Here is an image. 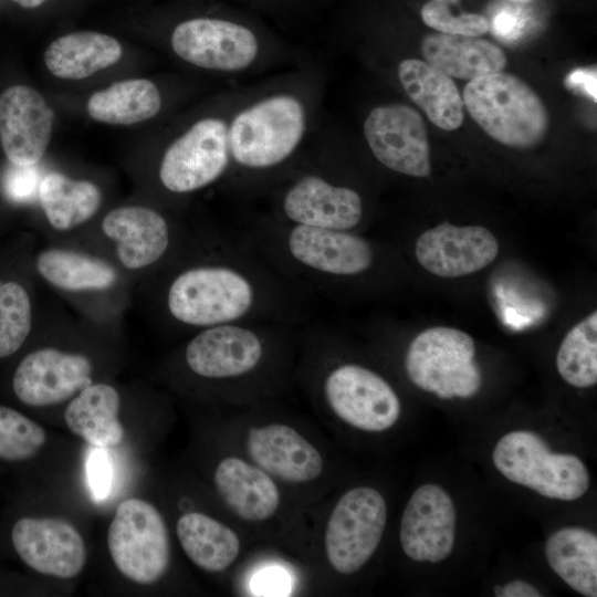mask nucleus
Returning a JSON list of instances; mask_svg holds the SVG:
<instances>
[{
	"label": "nucleus",
	"mask_w": 597,
	"mask_h": 597,
	"mask_svg": "<svg viewBox=\"0 0 597 597\" xmlns=\"http://www.w3.org/2000/svg\"><path fill=\"white\" fill-rule=\"evenodd\" d=\"M316 92L306 84H276L237 101L229 118L231 163L249 170L290 159L311 130Z\"/></svg>",
	"instance_id": "f257e3e1"
},
{
	"label": "nucleus",
	"mask_w": 597,
	"mask_h": 597,
	"mask_svg": "<svg viewBox=\"0 0 597 597\" xmlns=\"http://www.w3.org/2000/svg\"><path fill=\"white\" fill-rule=\"evenodd\" d=\"M169 42L184 62L227 75L263 66L273 48L270 32L235 9L182 19L171 29Z\"/></svg>",
	"instance_id": "f03ea898"
},
{
	"label": "nucleus",
	"mask_w": 597,
	"mask_h": 597,
	"mask_svg": "<svg viewBox=\"0 0 597 597\" xmlns=\"http://www.w3.org/2000/svg\"><path fill=\"white\" fill-rule=\"evenodd\" d=\"M462 101L474 122L507 147H536L548 133L549 115L542 98L513 74L498 72L469 81Z\"/></svg>",
	"instance_id": "7ed1b4c3"
},
{
	"label": "nucleus",
	"mask_w": 597,
	"mask_h": 597,
	"mask_svg": "<svg viewBox=\"0 0 597 597\" xmlns=\"http://www.w3.org/2000/svg\"><path fill=\"white\" fill-rule=\"evenodd\" d=\"M492 460L507 480L549 499L575 501L590 484L588 470L578 457L552 453L533 431L517 430L503 436Z\"/></svg>",
	"instance_id": "20e7f679"
},
{
	"label": "nucleus",
	"mask_w": 597,
	"mask_h": 597,
	"mask_svg": "<svg viewBox=\"0 0 597 597\" xmlns=\"http://www.w3.org/2000/svg\"><path fill=\"white\" fill-rule=\"evenodd\" d=\"M475 343L465 332L446 326L430 327L410 343L405 360L409 379L441 399L469 398L481 387L474 362Z\"/></svg>",
	"instance_id": "39448f33"
},
{
	"label": "nucleus",
	"mask_w": 597,
	"mask_h": 597,
	"mask_svg": "<svg viewBox=\"0 0 597 597\" xmlns=\"http://www.w3.org/2000/svg\"><path fill=\"white\" fill-rule=\"evenodd\" d=\"M107 545L116 568L134 583L153 584L168 568L170 545L165 521L142 499L119 503L108 527Z\"/></svg>",
	"instance_id": "423d86ee"
},
{
	"label": "nucleus",
	"mask_w": 597,
	"mask_h": 597,
	"mask_svg": "<svg viewBox=\"0 0 597 597\" xmlns=\"http://www.w3.org/2000/svg\"><path fill=\"white\" fill-rule=\"evenodd\" d=\"M252 302L249 281L224 266H199L181 273L170 285L167 300L176 320L197 326L234 321Z\"/></svg>",
	"instance_id": "0eeeda50"
},
{
	"label": "nucleus",
	"mask_w": 597,
	"mask_h": 597,
	"mask_svg": "<svg viewBox=\"0 0 597 597\" xmlns=\"http://www.w3.org/2000/svg\"><path fill=\"white\" fill-rule=\"evenodd\" d=\"M387 522L384 496L369 486L347 491L336 503L325 530V552L344 575L358 572L377 549Z\"/></svg>",
	"instance_id": "6e6552de"
},
{
	"label": "nucleus",
	"mask_w": 597,
	"mask_h": 597,
	"mask_svg": "<svg viewBox=\"0 0 597 597\" xmlns=\"http://www.w3.org/2000/svg\"><path fill=\"white\" fill-rule=\"evenodd\" d=\"M229 118H200L167 147L159 167L166 189L177 193L195 191L224 174L231 164Z\"/></svg>",
	"instance_id": "1a4fd4ad"
},
{
	"label": "nucleus",
	"mask_w": 597,
	"mask_h": 597,
	"mask_svg": "<svg viewBox=\"0 0 597 597\" xmlns=\"http://www.w3.org/2000/svg\"><path fill=\"white\" fill-rule=\"evenodd\" d=\"M365 140L375 158L388 169L418 178L431 172L430 146L422 116L411 106H375L363 123Z\"/></svg>",
	"instance_id": "9d476101"
},
{
	"label": "nucleus",
	"mask_w": 597,
	"mask_h": 597,
	"mask_svg": "<svg viewBox=\"0 0 597 597\" xmlns=\"http://www.w3.org/2000/svg\"><path fill=\"white\" fill-rule=\"evenodd\" d=\"M324 388L333 411L357 429L385 431L400 416V401L390 385L363 366L337 367L327 376Z\"/></svg>",
	"instance_id": "9b49d317"
},
{
	"label": "nucleus",
	"mask_w": 597,
	"mask_h": 597,
	"mask_svg": "<svg viewBox=\"0 0 597 597\" xmlns=\"http://www.w3.org/2000/svg\"><path fill=\"white\" fill-rule=\"evenodd\" d=\"M9 536L18 557L39 574L65 579L84 568V541L67 521L22 515L13 521Z\"/></svg>",
	"instance_id": "f8f14e48"
},
{
	"label": "nucleus",
	"mask_w": 597,
	"mask_h": 597,
	"mask_svg": "<svg viewBox=\"0 0 597 597\" xmlns=\"http://www.w3.org/2000/svg\"><path fill=\"white\" fill-rule=\"evenodd\" d=\"M92 371L86 356L44 347L21 359L11 385L23 405L46 407L63 402L91 385Z\"/></svg>",
	"instance_id": "ddd939ff"
},
{
	"label": "nucleus",
	"mask_w": 597,
	"mask_h": 597,
	"mask_svg": "<svg viewBox=\"0 0 597 597\" xmlns=\"http://www.w3.org/2000/svg\"><path fill=\"white\" fill-rule=\"evenodd\" d=\"M420 265L439 277H460L492 263L499 253L493 233L481 226L443 222L425 231L416 241Z\"/></svg>",
	"instance_id": "4468645a"
},
{
	"label": "nucleus",
	"mask_w": 597,
	"mask_h": 597,
	"mask_svg": "<svg viewBox=\"0 0 597 597\" xmlns=\"http://www.w3.org/2000/svg\"><path fill=\"white\" fill-rule=\"evenodd\" d=\"M54 113L40 92L28 85L0 94V145L15 166H34L46 151Z\"/></svg>",
	"instance_id": "2eb2a0df"
},
{
	"label": "nucleus",
	"mask_w": 597,
	"mask_h": 597,
	"mask_svg": "<svg viewBox=\"0 0 597 597\" xmlns=\"http://www.w3.org/2000/svg\"><path fill=\"white\" fill-rule=\"evenodd\" d=\"M457 512L444 489L437 484L419 486L409 499L400 523V544L417 562L439 563L452 552Z\"/></svg>",
	"instance_id": "dca6fc26"
},
{
	"label": "nucleus",
	"mask_w": 597,
	"mask_h": 597,
	"mask_svg": "<svg viewBox=\"0 0 597 597\" xmlns=\"http://www.w3.org/2000/svg\"><path fill=\"white\" fill-rule=\"evenodd\" d=\"M282 208L297 224L334 230L355 227L363 214V201L356 190L316 175L296 180L285 192Z\"/></svg>",
	"instance_id": "f3484780"
},
{
	"label": "nucleus",
	"mask_w": 597,
	"mask_h": 597,
	"mask_svg": "<svg viewBox=\"0 0 597 597\" xmlns=\"http://www.w3.org/2000/svg\"><path fill=\"white\" fill-rule=\"evenodd\" d=\"M247 449L254 463L270 475L293 483L318 478L320 452L293 428L272 423L248 431Z\"/></svg>",
	"instance_id": "a211bd4d"
},
{
	"label": "nucleus",
	"mask_w": 597,
	"mask_h": 597,
	"mask_svg": "<svg viewBox=\"0 0 597 597\" xmlns=\"http://www.w3.org/2000/svg\"><path fill=\"white\" fill-rule=\"evenodd\" d=\"M263 353L260 338L250 329L219 325L190 341L186 360L190 369L208 378H226L253 369Z\"/></svg>",
	"instance_id": "6ab92c4d"
},
{
	"label": "nucleus",
	"mask_w": 597,
	"mask_h": 597,
	"mask_svg": "<svg viewBox=\"0 0 597 597\" xmlns=\"http://www.w3.org/2000/svg\"><path fill=\"white\" fill-rule=\"evenodd\" d=\"M289 248L301 263L336 275L362 273L373 262L369 243L345 230L297 224L290 233Z\"/></svg>",
	"instance_id": "aec40b11"
},
{
	"label": "nucleus",
	"mask_w": 597,
	"mask_h": 597,
	"mask_svg": "<svg viewBox=\"0 0 597 597\" xmlns=\"http://www.w3.org/2000/svg\"><path fill=\"white\" fill-rule=\"evenodd\" d=\"M102 229L116 242L121 263L137 270L156 262L167 250L169 230L164 217L143 206H126L109 211Z\"/></svg>",
	"instance_id": "412c9836"
},
{
	"label": "nucleus",
	"mask_w": 597,
	"mask_h": 597,
	"mask_svg": "<svg viewBox=\"0 0 597 597\" xmlns=\"http://www.w3.org/2000/svg\"><path fill=\"white\" fill-rule=\"evenodd\" d=\"M214 483L227 506L244 521H265L280 505V492L270 475L239 458L219 463Z\"/></svg>",
	"instance_id": "4be33fe9"
},
{
	"label": "nucleus",
	"mask_w": 597,
	"mask_h": 597,
	"mask_svg": "<svg viewBox=\"0 0 597 597\" xmlns=\"http://www.w3.org/2000/svg\"><path fill=\"white\" fill-rule=\"evenodd\" d=\"M397 76L408 97L428 118L444 130L458 129L464 119V105L452 78L419 59H404Z\"/></svg>",
	"instance_id": "5701e85b"
},
{
	"label": "nucleus",
	"mask_w": 597,
	"mask_h": 597,
	"mask_svg": "<svg viewBox=\"0 0 597 597\" xmlns=\"http://www.w3.org/2000/svg\"><path fill=\"white\" fill-rule=\"evenodd\" d=\"M421 53L440 72L467 81L502 72L506 65L503 50L479 36L431 33L422 39Z\"/></svg>",
	"instance_id": "b1692460"
},
{
	"label": "nucleus",
	"mask_w": 597,
	"mask_h": 597,
	"mask_svg": "<svg viewBox=\"0 0 597 597\" xmlns=\"http://www.w3.org/2000/svg\"><path fill=\"white\" fill-rule=\"evenodd\" d=\"M122 55V45L115 38L78 31L52 41L44 52V63L54 76L78 81L114 65Z\"/></svg>",
	"instance_id": "393cba45"
},
{
	"label": "nucleus",
	"mask_w": 597,
	"mask_h": 597,
	"mask_svg": "<svg viewBox=\"0 0 597 597\" xmlns=\"http://www.w3.org/2000/svg\"><path fill=\"white\" fill-rule=\"evenodd\" d=\"M121 398L107 384H91L82 389L65 409L70 430L94 447L108 448L124 438L118 420Z\"/></svg>",
	"instance_id": "a878e982"
},
{
	"label": "nucleus",
	"mask_w": 597,
	"mask_h": 597,
	"mask_svg": "<svg viewBox=\"0 0 597 597\" xmlns=\"http://www.w3.org/2000/svg\"><path fill=\"white\" fill-rule=\"evenodd\" d=\"M549 567L575 591L597 596V536L576 526L554 532L545 543Z\"/></svg>",
	"instance_id": "bb28decb"
},
{
	"label": "nucleus",
	"mask_w": 597,
	"mask_h": 597,
	"mask_svg": "<svg viewBox=\"0 0 597 597\" xmlns=\"http://www.w3.org/2000/svg\"><path fill=\"white\" fill-rule=\"evenodd\" d=\"M161 106L163 97L154 82L132 78L92 94L86 109L90 117L96 122L133 125L155 117Z\"/></svg>",
	"instance_id": "cd10ccee"
},
{
	"label": "nucleus",
	"mask_w": 597,
	"mask_h": 597,
	"mask_svg": "<svg viewBox=\"0 0 597 597\" xmlns=\"http://www.w3.org/2000/svg\"><path fill=\"white\" fill-rule=\"evenodd\" d=\"M177 536L189 559L199 568L219 573L230 566L240 551L238 535L221 522L202 513L184 514Z\"/></svg>",
	"instance_id": "c85d7f7f"
},
{
	"label": "nucleus",
	"mask_w": 597,
	"mask_h": 597,
	"mask_svg": "<svg viewBox=\"0 0 597 597\" xmlns=\"http://www.w3.org/2000/svg\"><path fill=\"white\" fill-rule=\"evenodd\" d=\"M38 191L48 221L62 231L91 219L102 203V193L95 184L74 180L60 172L45 175Z\"/></svg>",
	"instance_id": "c756f323"
},
{
	"label": "nucleus",
	"mask_w": 597,
	"mask_h": 597,
	"mask_svg": "<svg viewBox=\"0 0 597 597\" xmlns=\"http://www.w3.org/2000/svg\"><path fill=\"white\" fill-rule=\"evenodd\" d=\"M36 270L55 287L78 292L113 286L117 273L106 261L65 249H48L36 258Z\"/></svg>",
	"instance_id": "7c9ffc66"
},
{
	"label": "nucleus",
	"mask_w": 597,
	"mask_h": 597,
	"mask_svg": "<svg viewBox=\"0 0 597 597\" xmlns=\"http://www.w3.org/2000/svg\"><path fill=\"white\" fill-rule=\"evenodd\" d=\"M561 377L577 388L597 384V312L594 311L565 335L557 355Z\"/></svg>",
	"instance_id": "2f4dec72"
},
{
	"label": "nucleus",
	"mask_w": 597,
	"mask_h": 597,
	"mask_svg": "<svg viewBox=\"0 0 597 597\" xmlns=\"http://www.w3.org/2000/svg\"><path fill=\"white\" fill-rule=\"evenodd\" d=\"M46 442L45 430L19 410L0 405V463L33 459Z\"/></svg>",
	"instance_id": "473e14b6"
},
{
	"label": "nucleus",
	"mask_w": 597,
	"mask_h": 597,
	"mask_svg": "<svg viewBox=\"0 0 597 597\" xmlns=\"http://www.w3.org/2000/svg\"><path fill=\"white\" fill-rule=\"evenodd\" d=\"M32 312L28 292L14 281H0V358L17 353L31 331Z\"/></svg>",
	"instance_id": "72a5a7b5"
},
{
	"label": "nucleus",
	"mask_w": 597,
	"mask_h": 597,
	"mask_svg": "<svg viewBox=\"0 0 597 597\" xmlns=\"http://www.w3.org/2000/svg\"><path fill=\"white\" fill-rule=\"evenodd\" d=\"M423 22L446 34L480 36L489 32L490 21L482 14L463 13L454 15L448 4L430 0L421 8Z\"/></svg>",
	"instance_id": "f704fd0d"
},
{
	"label": "nucleus",
	"mask_w": 597,
	"mask_h": 597,
	"mask_svg": "<svg viewBox=\"0 0 597 597\" xmlns=\"http://www.w3.org/2000/svg\"><path fill=\"white\" fill-rule=\"evenodd\" d=\"M85 473L92 498L96 502L106 500L113 484L112 458L106 448L94 447L90 450L85 462Z\"/></svg>",
	"instance_id": "c9c22d12"
},
{
	"label": "nucleus",
	"mask_w": 597,
	"mask_h": 597,
	"mask_svg": "<svg viewBox=\"0 0 597 597\" xmlns=\"http://www.w3.org/2000/svg\"><path fill=\"white\" fill-rule=\"evenodd\" d=\"M251 589L256 596H286L290 593V576L277 566L266 567L253 576Z\"/></svg>",
	"instance_id": "e433bc0d"
},
{
	"label": "nucleus",
	"mask_w": 597,
	"mask_h": 597,
	"mask_svg": "<svg viewBox=\"0 0 597 597\" xmlns=\"http://www.w3.org/2000/svg\"><path fill=\"white\" fill-rule=\"evenodd\" d=\"M15 167L7 177L6 191L14 200H27L33 196L40 184H38V175L33 166Z\"/></svg>",
	"instance_id": "4c0bfd02"
},
{
	"label": "nucleus",
	"mask_w": 597,
	"mask_h": 597,
	"mask_svg": "<svg viewBox=\"0 0 597 597\" xmlns=\"http://www.w3.org/2000/svg\"><path fill=\"white\" fill-rule=\"evenodd\" d=\"M523 28L522 14L511 9L499 11L490 23L494 34L505 40H513Z\"/></svg>",
	"instance_id": "58836bf2"
},
{
	"label": "nucleus",
	"mask_w": 597,
	"mask_h": 597,
	"mask_svg": "<svg viewBox=\"0 0 597 597\" xmlns=\"http://www.w3.org/2000/svg\"><path fill=\"white\" fill-rule=\"evenodd\" d=\"M494 595L496 597H541L542 594L537 588L527 582L515 579L501 586L498 585L494 588Z\"/></svg>",
	"instance_id": "ea45409f"
},
{
	"label": "nucleus",
	"mask_w": 597,
	"mask_h": 597,
	"mask_svg": "<svg viewBox=\"0 0 597 597\" xmlns=\"http://www.w3.org/2000/svg\"><path fill=\"white\" fill-rule=\"evenodd\" d=\"M567 86L584 91L596 101V70L578 69L573 71L565 81Z\"/></svg>",
	"instance_id": "a19ab883"
},
{
	"label": "nucleus",
	"mask_w": 597,
	"mask_h": 597,
	"mask_svg": "<svg viewBox=\"0 0 597 597\" xmlns=\"http://www.w3.org/2000/svg\"><path fill=\"white\" fill-rule=\"evenodd\" d=\"M237 1H244L245 3H252L258 7H281V6H289V4H296L301 3L304 0H237Z\"/></svg>",
	"instance_id": "79ce46f5"
},
{
	"label": "nucleus",
	"mask_w": 597,
	"mask_h": 597,
	"mask_svg": "<svg viewBox=\"0 0 597 597\" xmlns=\"http://www.w3.org/2000/svg\"><path fill=\"white\" fill-rule=\"evenodd\" d=\"M11 1L23 9H36L43 6L49 0H11Z\"/></svg>",
	"instance_id": "37998d69"
},
{
	"label": "nucleus",
	"mask_w": 597,
	"mask_h": 597,
	"mask_svg": "<svg viewBox=\"0 0 597 597\" xmlns=\"http://www.w3.org/2000/svg\"><path fill=\"white\" fill-rule=\"evenodd\" d=\"M434 1H438V2H441V3H444V4H455L458 3L459 0H434Z\"/></svg>",
	"instance_id": "c03bdc74"
},
{
	"label": "nucleus",
	"mask_w": 597,
	"mask_h": 597,
	"mask_svg": "<svg viewBox=\"0 0 597 597\" xmlns=\"http://www.w3.org/2000/svg\"><path fill=\"white\" fill-rule=\"evenodd\" d=\"M507 1L514 2V3H528V2H531L533 0H507Z\"/></svg>",
	"instance_id": "a18cd8bd"
}]
</instances>
